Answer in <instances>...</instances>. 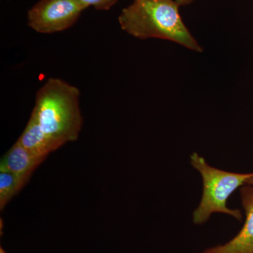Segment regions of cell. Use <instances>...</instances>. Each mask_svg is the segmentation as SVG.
I'll return each mask as SVG.
<instances>
[{"instance_id": "52a82bcc", "label": "cell", "mask_w": 253, "mask_h": 253, "mask_svg": "<svg viewBox=\"0 0 253 253\" xmlns=\"http://www.w3.org/2000/svg\"><path fill=\"white\" fill-rule=\"evenodd\" d=\"M18 141L23 147L41 157L46 158L48 155L61 147L58 143L42 130L36 118L32 114Z\"/></svg>"}, {"instance_id": "ba28073f", "label": "cell", "mask_w": 253, "mask_h": 253, "mask_svg": "<svg viewBox=\"0 0 253 253\" xmlns=\"http://www.w3.org/2000/svg\"><path fill=\"white\" fill-rule=\"evenodd\" d=\"M26 182L19 176L7 172L0 171V209L2 211L10 200L19 192Z\"/></svg>"}, {"instance_id": "9c48e42d", "label": "cell", "mask_w": 253, "mask_h": 253, "mask_svg": "<svg viewBox=\"0 0 253 253\" xmlns=\"http://www.w3.org/2000/svg\"><path fill=\"white\" fill-rule=\"evenodd\" d=\"M86 6H94L96 10H109L118 0H81Z\"/></svg>"}, {"instance_id": "6da1fadb", "label": "cell", "mask_w": 253, "mask_h": 253, "mask_svg": "<svg viewBox=\"0 0 253 253\" xmlns=\"http://www.w3.org/2000/svg\"><path fill=\"white\" fill-rule=\"evenodd\" d=\"M174 0H133L118 17L122 30L138 39L157 38L201 53L204 48L186 27Z\"/></svg>"}, {"instance_id": "30bf717a", "label": "cell", "mask_w": 253, "mask_h": 253, "mask_svg": "<svg viewBox=\"0 0 253 253\" xmlns=\"http://www.w3.org/2000/svg\"><path fill=\"white\" fill-rule=\"evenodd\" d=\"M179 6H187L194 2V0H174Z\"/></svg>"}, {"instance_id": "3957f363", "label": "cell", "mask_w": 253, "mask_h": 253, "mask_svg": "<svg viewBox=\"0 0 253 253\" xmlns=\"http://www.w3.org/2000/svg\"><path fill=\"white\" fill-rule=\"evenodd\" d=\"M190 163L202 176L204 190L199 206L193 214L196 224H204L214 213H223L240 220L241 211L230 209L227 200L240 186L246 185L253 178V173L226 172L210 166L203 156L194 152L190 156Z\"/></svg>"}, {"instance_id": "7c38bea8", "label": "cell", "mask_w": 253, "mask_h": 253, "mask_svg": "<svg viewBox=\"0 0 253 253\" xmlns=\"http://www.w3.org/2000/svg\"><path fill=\"white\" fill-rule=\"evenodd\" d=\"M0 253H6L5 252V251L4 249H2V248L1 247V249H0Z\"/></svg>"}, {"instance_id": "7a4b0ae2", "label": "cell", "mask_w": 253, "mask_h": 253, "mask_svg": "<svg viewBox=\"0 0 253 253\" xmlns=\"http://www.w3.org/2000/svg\"><path fill=\"white\" fill-rule=\"evenodd\" d=\"M79 89L59 78H49L38 91L31 114L42 130L60 146L76 141L83 126Z\"/></svg>"}, {"instance_id": "8992f818", "label": "cell", "mask_w": 253, "mask_h": 253, "mask_svg": "<svg viewBox=\"0 0 253 253\" xmlns=\"http://www.w3.org/2000/svg\"><path fill=\"white\" fill-rule=\"evenodd\" d=\"M45 158L33 154L17 141L1 158L0 171L13 173L27 182L33 171Z\"/></svg>"}, {"instance_id": "5b68a950", "label": "cell", "mask_w": 253, "mask_h": 253, "mask_svg": "<svg viewBox=\"0 0 253 253\" xmlns=\"http://www.w3.org/2000/svg\"><path fill=\"white\" fill-rule=\"evenodd\" d=\"M241 199L246 213L242 229L225 244L206 250L202 253H253V186L246 184L241 188Z\"/></svg>"}, {"instance_id": "8fae6325", "label": "cell", "mask_w": 253, "mask_h": 253, "mask_svg": "<svg viewBox=\"0 0 253 253\" xmlns=\"http://www.w3.org/2000/svg\"><path fill=\"white\" fill-rule=\"evenodd\" d=\"M247 184L249 185H251L253 186V179H250L249 181H248Z\"/></svg>"}, {"instance_id": "277c9868", "label": "cell", "mask_w": 253, "mask_h": 253, "mask_svg": "<svg viewBox=\"0 0 253 253\" xmlns=\"http://www.w3.org/2000/svg\"><path fill=\"white\" fill-rule=\"evenodd\" d=\"M89 6L81 0H41L28 11V26L51 34L68 29Z\"/></svg>"}]
</instances>
